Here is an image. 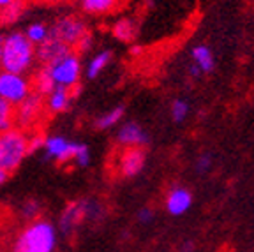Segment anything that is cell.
<instances>
[{"instance_id":"20","label":"cell","mask_w":254,"mask_h":252,"mask_svg":"<svg viewBox=\"0 0 254 252\" xmlns=\"http://www.w3.org/2000/svg\"><path fill=\"white\" fill-rule=\"evenodd\" d=\"M30 81H32V92H36V94L43 95V97H46V95L55 88L52 78H50V74H48V71L44 67H41Z\"/></svg>"},{"instance_id":"34","label":"cell","mask_w":254,"mask_h":252,"mask_svg":"<svg viewBox=\"0 0 254 252\" xmlns=\"http://www.w3.org/2000/svg\"><path fill=\"white\" fill-rule=\"evenodd\" d=\"M199 72H201V71H199L198 67H196V65H192V69H190V74H192V76H198Z\"/></svg>"},{"instance_id":"1","label":"cell","mask_w":254,"mask_h":252,"mask_svg":"<svg viewBox=\"0 0 254 252\" xmlns=\"http://www.w3.org/2000/svg\"><path fill=\"white\" fill-rule=\"evenodd\" d=\"M36 63V46L25 37L23 32L14 30L2 39L0 69L14 74H25L34 69Z\"/></svg>"},{"instance_id":"11","label":"cell","mask_w":254,"mask_h":252,"mask_svg":"<svg viewBox=\"0 0 254 252\" xmlns=\"http://www.w3.org/2000/svg\"><path fill=\"white\" fill-rule=\"evenodd\" d=\"M69 52H71L69 46H65V44H62L60 41L50 37L46 43L36 48V62H39L41 65H50L52 62L59 60L60 57H64Z\"/></svg>"},{"instance_id":"31","label":"cell","mask_w":254,"mask_h":252,"mask_svg":"<svg viewBox=\"0 0 254 252\" xmlns=\"http://www.w3.org/2000/svg\"><path fill=\"white\" fill-rule=\"evenodd\" d=\"M7 178H9V175L7 173H4V171L0 170V187L4 186L5 182H7Z\"/></svg>"},{"instance_id":"8","label":"cell","mask_w":254,"mask_h":252,"mask_svg":"<svg viewBox=\"0 0 254 252\" xmlns=\"http://www.w3.org/2000/svg\"><path fill=\"white\" fill-rule=\"evenodd\" d=\"M44 113V97L36 92H30L20 104L14 106V127L28 130L36 126Z\"/></svg>"},{"instance_id":"17","label":"cell","mask_w":254,"mask_h":252,"mask_svg":"<svg viewBox=\"0 0 254 252\" xmlns=\"http://www.w3.org/2000/svg\"><path fill=\"white\" fill-rule=\"evenodd\" d=\"M27 11V0H14L7 7L0 9V25H14Z\"/></svg>"},{"instance_id":"14","label":"cell","mask_w":254,"mask_h":252,"mask_svg":"<svg viewBox=\"0 0 254 252\" xmlns=\"http://www.w3.org/2000/svg\"><path fill=\"white\" fill-rule=\"evenodd\" d=\"M190 192L186 189H173L170 194H168V199H166V208L171 215H182L189 210L190 206Z\"/></svg>"},{"instance_id":"37","label":"cell","mask_w":254,"mask_h":252,"mask_svg":"<svg viewBox=\"0 0 254 252\" xmlns=\"http://www.w3.org/2000/svg\"><path fill=\"white\" fill-rule=\"evenodd\" d=\"M0 252H2V249H0Z\"/></svg>"},{"instance_id":"21","label":"cell","mask_w":254,"mask_h":252,"mask_svg":"<svg viewBox=\"0 0 254 252\" xmlns=\"http://www.w3.org/2000/svg\"><path fill=\"white\" fill-rule=\"evenodd\" d=\"M192 59H194V65L199 71L210 72L214 69V55L206 46H196L192 50Z\"/></svg>"},{"instance_id":"29","label":"cell","mask_w":254,"mask_h":252,"mask_svg":"<svg viewBox=\"0 0 254 252\" xmlns=\"http://www.w3.org/2000/svg\"><path fill=\"white\" fill-rule=\"evenodd\" d=\"M210 164H212V159L208 157V155H203V157H199V161H198V171H206L208 168H210Z\"/></svg>"},{"instance_id":"30","label":"cell","mask_w":254,"mask_h":252,"mask_svg":"<svg viewBox=\"0 0 254 252\" xmlns=\"http://www.w3.org/2000/svg\"><path fill=\"white\" fill-rule=\"evenodd\" d=\"M138 219L141 222H150L152 221V212L148 208H143L141 212L138 213Z\"/></svg>"},{"instance_id":"18","label":"cell","mask_w":254,"mask_h":252,"mask_svg":"<svg viewBox=\"0 0 254 252\" xmlns=\"http://www.w3.org/2000/svg\"><path fill=\"white\" fill-rule=\"evenodd\" d=\"M23 34H25V37L37 48L50 39V27H48L44 21H34V23H30L25 28Z\"/></svg>"},{"instance_id":"7","label":"cell","mask_w":254,"mask_h":252,"mask_svg":"<svg viewBox=\"0 0 254 252\" xmlns=\"http://www.w3.org/2000/svg\"><path fill=\"white\" fill-rule=\"evenodd\" d=\"M79 145H81V143L71 141V139H67L65 136H60V134L46 136V138H44V146H43L44 159H46V161L57 162V164H60V166L74 162Z\"/></svg>"},{"instance_id":"28","label":"cell","mask_w":254,"mask_h":252,"mask_svg":"<svg viewBox=\"0 0 254 252\" xmlns=\"http://www.w3.org/2000/svg\"><path fill=\"white\" fill-rule=\"evenodd\" d=\"M92 46H94V36L88 32L87 36H85L83 39L78 43V46L74 48V52L78 53V55H79V53H87V52H90V50H92Z\"/></svg>"},{"instance_id":"25","label":"cell","mask_w":254,"mask_h":252,"mask_svg":"<svg viewBox=\"0 0 254 252\" xmlns=\"http://www.w3.org/2000/svg\"><path fill=\"white\" fill-rule=\"evenodd\" d=\"M187 113H189V106H187V103L180 101V99H177V101L171 104V119H173L175 122H182V120H186Z\"/></svg>"},{"instance_id":"5","label":"cell","mask_w":254,"mask_h":252,"mask_svg":"<svg viewBox=\"0 0 254 252\" xmlns=\"http://www.w3.org/2000/svg\"><path fill=\"white\" fill-rule=\"evenodd\" d=\"M88 34V27L79 16L74 14H64L53 21L50 27V37L60 41L62 44L74 50L78 43Z\"/></svg>"},{"instance_id":"23","label":"cell","mask_w":254,"mask_h":252,"mask_svg":"<svg viewBox=\"0 0 254 252\" xmlns=\"http://www.w3.org/2000/svg\"><path fill=\"white\" fill-rule=\"evenodd\" d=\"M14 127V106L0 99V134Z\"/></svg>"},{"instance_id":"15","label":"cell","mask_w":254,"mask_h":252,"mask_svg":"<svg viewBox=\"0 0 254 252\" xmlns=\"http://www.w3.org/2000/svg\"><path fill=\"white\" fill-rule=\"evenodd\" d=\"M111 34L120 43H131L138 36V25H136V21L132 18H120L111 28Z\"/></svg>"},{"instance_id":"2","label":"cell","mask_w":254,"mask_h":252,"mask_svg":"<svg viewBox=\"0 0 254 252\" xmlns=\"http://www.w3.org/2000/svg\"><path fill=\"white\" fill-rule=\"evenodd\" d=\"M55 247V226L44 219H36L18 233V237L12 242L11 252H53Z\"/></svg>"},{"instance_id":"4","label":"cell","mask_w":254,"mask_h":252,"mask_svg":"<svg viewBox=\"0 0 254 252\" xmlns=\"http://www.w3.org/2000/svg\"><path fill=\"white\" fill-rule=\"evenodd\" d=\"M44 67L52 78L55 88H67L72 90L79 85V78H81V60L79 55L71 50L69 53H65L64 57H60L59 60L52 62L50 65H41Z\"/></svg>"},{"instance_id":"6","label":"cell","mask_w":254,"mask_h":252,"mask_svg":"<svg viewBox=\"0 0 254 252\" xmlns=\"http://www.w3.org/2000/svg\"><path fill=\"white\" fill-rule=\"evenodd\" d=\"M32 92V81L25 74H14L0 69V99L11 106L20 104Z\"/></svg>"},{"instance_id":"19","label":"cell","mask_w":254,"mask_h":252,"mask_svg":"<svg viewBox=\"0 0 254 252\" xmlns=\"http://www.w3.org/2000/svg\"><path fill=\"white\" fill-rule=\"evenodd\" d=\"M111 62V52L110 50H103L97 55H94L90 59V62L87 63V78L95 79L101 72L108 67V63Z\"/></svg>"},{"instance_id":"26","label":"cell","mask_w":254,"mask_h":252,"mask_svg":"<svg viewBox=\"0 0 254 252\" xmlns=\"http://www.w3.org/2000/svg\"><path fill=\"white\" fill-rule=\"evenodd\" d=\"M74 164L79 166V168H87V166L90 164V148H88L85 143L79 145L78 154H76V157H74Z\"/></svg>"},{"instance_id":"33","label":"cell","mask_w":254,"mask_h":252,"mask_svg":"<svg viewBox=\"0 0 254 252\" xmlns=\"http://www.w3.org/2000/svg\"><path fill=\"white\" fill-rule=\"evenodd\" d=\"M131 53L136 57L138 53H141V48H139V46H132V48H131Z\"/></svg>"},{"instance_id":"10","label":"cell","mask_w":254,"mask_h":252,"mask_svg":"<svg viewBox=\"0 0 254 252\" xmlns=\"http://www.w3.org/2000/svg\"><path fill=\"white\" fill-rule=\"evenodd\" d=\"M88 210H90V199H81V201H74V203H69L67 208L62 212L60 217L59 228L64 235H72L76 231L81 222L85 219H88Z\"/></svg>"},{"instance_id":"16","label":"cell","mask_w":254,"mask_h":252,"mask_svg":"<svg viewBox=\"0 0 254 252\" xmlns=\"http://www.w3.org/2000/svg\"><path fill=\"white\" fill-rule=\"evenodd\" d=\"M81 9L83 12L90 16H104L113 12L120 4L122 0H81Z\"/></svg>"},{"instance_id":"32","label":"cell","mask_w":254,"mask_h":252,"mask_svg":"<svg viewBox=\"0 0 254 252\" xmlns=\"http://www.w3.org/2000/svg\"><path fill=\"white\" fill-rule=\"evenodd\" d=\"M11 2H14V0H0V9H4V7H7Z\"/></svg>"},{"instance_id":"9","label":"cell","mask_w":254,"mask_h":252,"mask_svg":"<svg viewBox=\"0 0 254 252\" xmlns=\"http://www.w3.org/2000/svg\"><path fill=\"white\" fill-rule=\"evenodd\" d=\"M145 162H147L145 150L139 146H129L120 152L119 159H117V171L124 178L136 177L145 168Z\"/></svg>"},{"instance_id":"13","label":"cell","mask_w":254,"mask_h":252,"mask_svg":"<svg viewBox=\"0 0 254 252\" xmlns=\"http://www.w3.org/2000/svg\"><path fill=\"white\" fill-rule=\"evenodd\" d=\"M117 141H119V145L124 146V148H129V146H139V148H141L148 139H147V132H145L138 124L129 122L119 129Z\"/></svg>"},{"instance_id":"3","label":"cell","mask_w":254,"mask_h":252,"mask_svg":"<svg viewBox=\"0 0 254 252\" xmlns=\"http://www.w3.org/2000/svg\"><path fill=\"white\" fill-rule=\"evenodd\" d=\"M28 139L30 134L18 127H11L9 130L0 134V170L4 173H14L27 159Z\"/></svg>"},{"instance_id":"36","label":"cell","mask_w":254,"mask_h":252,"mask_svg":"<svg viewBox=\"0 0 254 252\" xmlns=\"http://www.w3.org/2000/svg\"><path fill=\"white\" fill-rule=\"evenodd\" d=\"M69 2H81V0H69Z\"/></svg>"},{"instance_id":"22","label":"cell","mask_w":254,"mask_h":252,"mask_svg":"<svg viewBox=\"0 0 254 252\" xmlns=\"http://www.w3.org/2000/svg\"><path fill=\"white\" fill-rule=\"evenodd\" d=\"M124 117V106H117L113 110H110L108 113L101 115L99 119L95 120V127L101 130H106V129H111V127L119 126V122L122 120Z\"/></svg>"},{"instance_id":"27","label":"cell","mask_w":254,"mask_h":252,"mask_svg":"<svg viewBox=\"0 0 254 252\" xmlns=\"http://www.w3.org/2000/svg\"><path fill=\"white\" fill-rule=\"evenodd\" d=\"M44 134L36 132V134H30V139H28V154H37L41 152L44 146Z\"/></svg>"},{"instance_id":"12","label":"cell","mask_w":254,"mask_h":252,"mask_svg":"<svg viewBox=\"0 0 254 252\" xmlns=\"http://www.w3.org/2000/svg\"><path fill=\"white\" fill-rule=\"evenodd\" d=\"M72 90H67V88H53L50 94L44 97V110L52 115H59L67 111L69 106H71L72 101Z\"/></svg>"},{"instance_id":"35","label":"cell","mask_w":254,"mask_h":252,"mask_svg":"<svg viewBox=\"0 0 254 252\" xmlns=\"http://www.w3.org/2000/svg\"><path fill=\"white\" fill-rule=\"evenodd\" d=\"M2 39H4V36H0V53H2Z\"/></svg>"},{"instance_id":"24","label":"cell","mask_w":254,"mask_h":252,"mask_svg":"<svg viewBox=\"0 0 254 252\" xmlns=\"http://www.w3.org/2000/svg\"><path fill=\"white\" fill-rule=\"evenodd\" d=\"M39 212H41V203L37 199H27L21 205V217L28 222L36 221Z\"/></svg>"}]
</instances>
